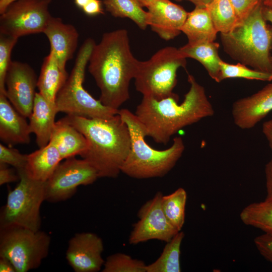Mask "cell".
Segmentation results:
<instances>
[{"label":"cell","mask_w":272,"mask_h":272,"mask_svg":"<svg viewBox=\"0 0 272 272\" xmlns=\"http://www.w3.org/2000/svg\"><path fill=\"white\" fill-rule=\"evenodd\" d=\"M140 61L133 55L128 32L124 29L104 33L94 45L88 70L99 88V100L106 106L119 110L129 98V86Z\"/></svg>","instance_id":"1"},{"label":"cell","mask_w":272,"mask_h":272,"mask_svg":"<svg viewBox=\"0 0 272 272\" xmlns=\"http://www.w3.org/2000/svg\"><path fill=\"white\" fill-rule=\"evenodd\" d=\"M162 196L159 191L141 206L138 213L139 220L134 224L129 237L130 244L134 245L150 240L167 243L179 232L171 224L163 212Z\"/></svg>","instance_id":"12"},{"label":"cell","mask_w":272,"mask_h":272,"mask_svg":"<svg viewBox=\"0 0 272 272\" xmlns=\"http://www.w3.org/2000/svg\"><path fill=\"white\" fill-rule=\"evenodd\" d=\"M65 118L85 137L88 147L81 156L96 169L99 178L117 177L131 145L128 128L118 113L109 118Z\"/></svg>","instance_id":"3"},{"label":"cell","mask_w":272,"mask_h":272,"mask_svg":"<svg viewBox=\"0 0 272 272\" xmlns=\"http://www.w3.org/2000/svg\"><path fill=\"white\" fill-rule=\"evenodd\" d=\"M262 14L266 21L269 22L271 24V29L272 30V10L263 5Z\"/></svg>","instance_id":"42"},{"label":"cell","mask_w":272,"mask_h":272,"mask_svg":"<svg viewBox=\"0 0 272 272\" xmlns=\"http://www.w3.org/2000/svg\"><path fill=\"white\" fill-rule=\"evenodd\" d=\"M51 0H17L1 14L0 34L19 38L43 33L52 16Z\"/></svg>","instance_id":"10"},{"label":"cell","mask_w":272,"mask_h":272,"mask_svg":"<svg viewBox=\"0 0 272 272\" xmlns=\"http://www.w3.org/2000/svg\"><path fill=\"white\" fill-rule=\"evenodd\" d=\"M118 114L127 125L131 145L128 155L121 171L139 179L162 177L175 166L182 156L185 145L180 137H175L167 149L157 150L147 144L146 129L134 113L127 109H119Z\"/></svg>","instance_id":"4"},{"label":"cell","mask_w":272,"mask_h":272,"mask_svg":"<svg viewBox=\"0 0 272 272\" xmlns=\"http://www.w3.org/2000/svg\"><path fill=\"white\" fill-rule=\"evenodd\" d=\"M43 33L50 45V51L55 56L59 64L65 68L66 62L73 57L77 49L79 33L71 24L64 23L60 18L52 17Z\"/></svg>","instance_id":"17"},{"label":"cell","mask_w":272,"mask_h":272,"mask_svg":"<svg viewBox=\"0 0 272 272\" xmlns=\"http://www.w3.org/2000/svg\"><path fill=\"white\" fill-rule=\"evenodd\" d=\"M51 238L44 231L10 226L0 228V256L8 258L17 272L38 268L49 252Z\"/></svg>","instance_id":"9"},{"label":"cell","mask_w":272,"mask_h":272,"mask_svg":"<svg viewBox=\"0 0 272 272\" xmlns=\"http://www.w3.org/2000/svg\"><path fill=\"white\" fill-rule=\"evenodd\" d=\"M103 4L113 17L128 18L144 30L148 26L147 11L137 0H104Z\"/></svg>","instance_id":"27"},{"label":"cell","mask_w":272,"mask_h":272,"mask_svg":"<svg viewBox=\"0 0 272 272\" xmlns=\"http://www.w3.org/2000/svg\"><path fill=\"white\" fill-rule=\"evenodd\" d=\"M27 155L21 154L18 150L0 144V163L12 166L17 171L24 169Z\"/></svg>","instance_id":"33"},{"label":"cell","mask_w":272,"mask_h":272,"mask_svg":"<svg viewBox=\"0 0 272 272\" xmlns=\"http://www.w3.org/2000/svg\"><path fill=\"white\" fill-rule=\"evenodd\" d=\"M87 15L95 16L103 13L101 2L100 0H91L82 9Z\"/></svg>","instance_id":"37"},{"label":"cell","mask_w":272,"mask_h":272,"mask_svg":"<svg viewBox=\"0 0 272 272\" xmlns=\"http://www.w3.org/2000/svg\"><path fill=\"white\" fill-rule=\"evenodd\" d=\"M145 263L123 253H116L107 257L103 272H146Z\"/></svg>","instance_id":"30"},{"label":"cell","mask_w":272,"mask_h":272,"mask_svg":"<svg viewBox=\"0 0 272 272\" xmlns=\"http://www.w3.org/2000/svg\"><path fill=\"white\" fill-rule=\"evenodd\" d=\"M236 13L238 24L246 19L262 0H229Z\"/></svg>","instance_id":"34"},{"label":"cell","mask_w":272,"mask_h":272,"mask_svg":"<svg viewBox=\"0 0 272 272\" xmlns=\"http://www.w3.org/2000/svg\"><path fill=\"white\" fill-rule=\"evenodd\" d=\"M181 31L186 35L190 44L214 41L218 32L207 8L200 7L188 13Z\"/></svg>","instance_id":"23"},{"label":"cell","mask_w":272,"mask_h":272,"mask_svg":"<svg viewBox=\"0 0 272 272\" xmlns=\"http://www.w3.org/2000/svg\"><path fill=\"white\" fill-rule=\"evenodd\" d=\"M264 171L267 191L266 198L272 200V158L265 165Z\"/></svg>","instance_id":"38"},{"label":"cell","mask_w":272,"mask_h":272,"mask_svg":"<svg viewBox=\"0 0 272 272\" xmlns=\"http://www.w3.org/2000/svg\"><path fill=\"white\" fill-rule=\"evenodd\" d=\"M95 42L87 39L80 47L71 75L55 99L57 112L89 118H109L119 110L103 105L92 97L83 87L85 70Z\"/></svg>","instance_id":"6"},{"label":"cell","mask_w":272,"mask_h":272,"mask_svg":"<svg viewBox=\"0 0 272 272\" xmlns=\"http://www.w3.org/2000/svg\"><path fill=\"white\" fill-rule=\"evenodd\" d=\"M187 80L190 88L181 103L176 94L160 100L143 96L137 107L135 115L144 126L147 136L157 143L166 145L183 128L215 113L205 88L190 74Z\"/></svg>","instance_id":"2"},{"label":"cell","mask_w":272,"mask_h":272,"mask_svg":"<svg viewBox=\"0 0 272 272\" xmlns=\"http://www.w3.org/2000/svg\"><path fill=\"white\" fill-rule=\"evenodd\" d=\"M143 7L147 8L154 0H137Z\"/></svg>","instance_id":"45"},{"label":"cell","mask_w":272,"mask_h":272,"mask_svg":"<svg viewBox=\"0 0 272 272\" xmlns=\"http://www.w3.org/2000/svg\"><path fill=\"white\" fill-rule=\"evenodd\" d=\"M20 179L18 173L15 170L9 168L8 165L0 163V185L13 182Z\"/></svg>","instance_id":"36"},{"label":"cell","mask_w":272,"mask_h":272,"mask_svg":"<svg viewBox=\"0 0 272 272\" xmlns=\"http://www.w3.org/2000/svg\"><path fill=\"white\" fill-rule=\"evenodd\" d=\"M186 58L173 46L157 51L146 61H140L134 78L136 90L143 96L160 100L174 95L177 72L185 68Z\"/></svg>","instance_id":"7"},{"label":"cell","mask_w":272,"mask_h":272,"mask_svg":"<svg viewBox=\"0 0 272 272\" xmlns=\"http://www.w3.org/2000/svg\"><path fill=\"white\" fill-rule=\"evenodd\" d=\"M262 131L272 151V119L265 121L263 123Z\"/></svg>","instance_id":"39"},{"label":"cell","mask_w":272,"mask_h":272,"mask_svg":"<svg viewBox=\"0 0 272 272\" xmlns=\"http://www.w3.org/2000/svg\"><path fill=\"white\" fill-rule=\"evenodd\" d=\"M270 61H271V63L272 64V56H271V57H270Z\"/></svg>","instance_id":"47"},{"label":"cell","mask_w":272,"mask_h":272,"mask_svg":"<svg viewBox=\"0 0 272 272\" xmlns=\"http://www.w3.org/2000/svg\"><path fill=\"white\" fill-rule=\"evenodd\" d=\"M254 243L260 254L272 264V235L264 233L258 236Z\"/></svg>","instance_id":"35"},{"label":"cell","mask_w":272,"mask_h":272,"mask_svg":"<svg viewBox=\"0 0 272 272\" xmlns=\"http://www.w3.org/2000/svg\"><path fill=\"white\" fill-rule=\"evenodd\" d=\"M13 107L7 96L0 93V139L8 146L30 143L29 124Z\"/></svg>","instance_id":"18"},{"label":"cell","mask_w":272,"mask_h":272,"mask_svg":"<svg viewBox=\"0 0 272 272\" xmlns=\"http://www.w3.org/2000/svg\"><path fill=\"white\" fill-rule=\"evenodd\" d=\"M19 182L9 190L0 214V228L18 226L40 230V207L45 200V182L28 177L23 170L17 171Z\"/></svg>","instance_id":"8"},{"label":"cell","mask_w":272,"mask_h":272,"mask_svg":"<svg viewBox=\"0 0 272 272\" xmlns=\"http://www.w3.org/2000/svg\"><path fill=\"white\" fill-rule=\"evenodd\" d=\"M49 142L56 147L62 160L81 156L88 147L84 134L65 117L55 122Z\"/></svg>","instance_id":"20"},{"label":"cell","mask_w":272,"mask_h":272,"mask_svg":"<svg viewBox=\"0 0 272 272\" xmlns=\"http://www.w3.org/2000/svg\"><path fill=\"white\" fill-rule=\"evenodd\" d=\"M206 8L218 32H229L238 25L236 13L229 0H212Z\"/></svg>","instance_id":"29"},{"label":"cell","mask_w":272,"mask_h":272,"mask_svg":"<svg viewBox=\"0 0 272 272\" xmlns=\"http://www.w3.org/2000/svg\"><path fill=\"white\" fill-rule=\"evenodd\" d=\"M240 219L245 225L272 235V200L265 198L246 206L240 213Z\"/></svg>","instance_id":"26"},{"label":"cell","mask_w":272,"mask_h":272,"mask_svg":"<svg viewBox=\"0 0 272 272\" xmlns=\"http://www.w3.org/2000/svg\"><path fill=\"white\" fill-rule=\"evenodd\" d=\"M186 201V191L181 187L162 197L163 212L171 224L178 231L181 230L184 224Z\"/></svg>","instance_id":"28"},{"label":"cell","mask_w":272,"mask_h":272,"mask_svg":"<svg viewBox=\"0 0 272 272\" xmlns=\"http://www.w3.org/2000/svg\"><path fill=\"white\" fill-rule=\"evenodd\" d=\"M262 5L272 10V0H262Z\"/></svg>","instance_id":"46"},{"label":"cell","mask_w":272,"mask_h":272,"mask_svg":"<svg viewBox=\"0 0 272 272\" xmlns=\"http://www.w3.org/2000/svg\"><path fill=\"white\" fill-rule=\"evenodd\" d=\"M148 26L162 39H174L181 32L188 15L182 7L170 0H154L147 8Z\"/></svg>","instance_id":"15"},{"label":"cell","mask_w":272,"mask_h":272,"mask_svg":"<svg viewBox=\"0 0 272 272\" xmlns=\"http://www.w3.org/2000/svg\"><path fill=\"white\" fill-rule=\"evenodd\" d=\"M103 250V241L97 235L79 233L69 240L65 257L76 272H97L105 262L102 257Z\"/></svg>","instance_id":"14"},{"label":"cell","mask_w":272,"mask_h":272,"mask_svg":"<svg viewBox=\"0 0 272 272\" xmlns=\"http://www.w3.org/2000/svg\"><path fill=\"white\" fill-rule=\"evenodd\" d=\"M262 3L233 30L221 33L224 51L253 69L272 74V30L262 14Z\"/></svg>","instance_id":"5"},{"label":"cell","mask_w":272,"mask_h":272,"mask_svg":"<svg viewBox=\"0 0 272 272\" xmlns=\"http://www.w3.org/2000/svg\"><path fill=\"white\" fill-rule=\"evenodd\" d=\"M17 0H2L0 1V14H2L7 7L13 2Z\"/></svg>","instance_id":"43"},{"label":"cell","mask_w":272,"mask_h":272,"mask_svg":"<svg viewBox=\"0 0 272 272\" xmlns=\"http://www.w3.org/2000/svg\"><path fill=\"white\" fill-rule=\"evenodd\" d=\"M62 159L56 147L49 143L27 155L24 172L29 178L45 182L51 177Z\"/></svg>","instance_id":"21"},{"label":"cell","mask_w":272,"mask_h":272,"mask_svg":"<svg viewBox=\"0 0 272 272\" xmlns=\"http://www.w3.org/2000/svg\"><path fill=\"white\" fill-rule=\"evenodd\" d=\"M37 76L28 64L12 61L5 78L6 96L25 117L31 114L37 87Z\"/></svg>","instance_id":"13"},{"label":"cell","mask_w":272,"mask_h":272,"mask_svg":"<svg viewBox=\"0 0 272 272\" xmlns=\"http://www.w3.org/2000/svg\"><path fill=\"white\" fill-rule=\"evenodd\" d=\"M2 1V0H0V1Z\"/></svg>","instance_id":"48"},{"label":"cell","mask_w":272,"mask_h":272,"mask_svg":"<svg viewBox=\"0 0 272 272\" xmlns=\"http://www.w3.org/2000/svg\"><path fill=\"white\" fill-rule=\"evenodd\" d=\"M57 113L55 104L36 92L32 111L29 117V124L31 133L36 135V143L39 148L44 147L49 143Z\"/></svg>","instance_id":"19"},{"label":"cell","mask_w":272,"mask_h":272,"mask_svg":"<svg viewBox=\"0 0 272 272\" xmlns=\"http://www.w3.org/2000/svg\"><path fill=\"white\" fill-rule=\"evenodd\" d=\"M272 111V83L256 93L235 101L232 106L235 124L242 129L254 127Z\"/></svg>","instance_id":"16"},{"label":"cell","mask_w":272,"mask_h":272,"mask_svg":"<svg viewBox=\"0 0 272 272\" xmlns=\"http://www.w3.org/2000/svg\"><path fill=\"white\" fill-rule=\"evenodd\" d=\"M184 235L180 231L167 242L159 257L146 265V272H180L181 245Z\"/></svg>","instance_id":"25"},{"label":"cell","mask_w":272,"mask_h":272,"mask_svg":"<svg viewBox=\"0 0 272 272\" xmlns=\"http://www.w3.org/2000/svg\"><path fill=\"white\" fill-rule=\"evenodd\" d=\"M18 39L0 35V93L6 94L5 78L12 61L11 53Z\"/></svg>","instance_id":"32"},{"label":"cell","mask_w":272,"mask_h":272,"mask_svg":"<svg viewBox=\"0 0 272 272\" xmlns=\"http://www.w3.org/2000/svg\"><path fill=\"white\" fill-rule=\"evenodd\" d=\"M68 77L65 68L59 64L54 53L50 51L43 60L38 79L39 93L49 102L55 103L56 95Z\"/></svg>","instance_id":"22"},{"label":"cell","mask_w":272,"mask_h":272,"mask_svg":"<svg viewBox=\"0 0 272 272\" xmlns=\"http://www.w3.org/2000/svg\"><path fill=\"white\" fill-rule=\"evenodd\" d=\"M91 0H74L75 4L79 8L82 9L85 7Z\"/></svg>","instance_id":"44"},{"label":"cell","mask_w":272,"mask_h":272,"mask_svg":"<svg viewBox=\"0 0 272 272\" xmlns=\"http://www.w3.org/2000/svg\"><path fill=\"white\" fill-rule=\"evenodd\" d=\"M1 272H17L13 263L8 258L0 256Z\"/></svg>","instance_id":"40"},{"label":"cell","mask_w":272,"mask_h":272,"mask_svg":"<svg viewBox=\"0 0 272 272\" xmlns=\"http://www.w3.org/2000/svg\"><path fill=\"white\" fill-rule=\"evenodd\" d=\"M98 178L96 169L85 159H66L45 182V200L64 201L75 194L78 186L91 184Z\"/></svg>","instance_id":"11"},{"label":"cell","mask_w":272,"mask_h":272,"mask_svg":"<svg viewBox=\"0 0 272 272\" xmlns=\"http://www.w3.org/2000/svg\"><path fill=\"white\" fill-rule=\"evenodd\" d=\"M219 44L204 42L194 44L187 43L179 48L184 57L199 61L206 69L211 78L217 83L220 80V65L222 59L219 55Z\"/></svg>","instance_id":"24"},{"label":"cell","mask_w":272,"mask_h":272,"mask_svg":"<svg viewBox=\"0 0 272 272\" xmlns=\"http://www.w3.org/2000/svg\"><path fill=\"white\" fill-rule=\"evenodd\" d=\"M220 65L221 82L225 79L236 78L262 81H272V74L249 69L246 65L240 62L236 64H232L222 60Z\"/></svg>","instance_id":"31"},{"label":"cell","mask_w":272,"mask_h":272,"mask_svg":"<svg viewBox=\"0 0 272 272\" xmlns=\"http://www.w3.org/2000/svg\"><path fill=\"white\" fill-rule=\"evenodd\" d=\"M178 2L187 1L193 4L195 7L206 8L212 0H175Z\"/></svg>","instance_id":"41"}]
</instances>
